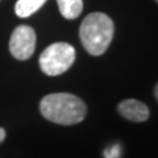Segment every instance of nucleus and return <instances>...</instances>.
Segmentation results:
<instances>
[{"label":"nucleus","instance_id":"39448f33","mask_svg":"<svg viewBox=\"0 0 158 158\" xmlns=\"http://www.w3.org/2000/svg\"><path fill=\"white\" fill-rule=\"evenodd\" d=\"M118 113L133 123H142L149 118V108H148L144 103L136 100V99H127L123 100L120 104L117 106Z\"/></svg>","mask_w":158,"mask_h":158},{"label":"nucleus","instance_id":"1a4fd4ad","mask_svg":"<svg viewBox=\"0 0 158 158\" xmlns=\"http://www.w3.org/2000/svg\"><path fill=\"white\" fill-rule=\"evenodd\" d=\"M6 136H7V132H6V129L4 128H0V144L6 140Z\"/></svg>","mask_w":158,"mask_h":158},{"label":"nucleus","instance_id":"f257e3e1","mask_svg":"<svg viewBox=\"0 0 158 158\" xmlns=\"http://www.w3.org/2000/svg\"><path fill=\"white\" fill-rule=\"evenodd\" d=\"M40 112L46 120L59 125H74L85 120L87 107L81 98L67 92L49 94L40 102Z\"/></svg>","mask_w":158,"mask_h":158},{"label":"nucleus","instance_id":"423d86ee","mask_svg":"<svg viewBox=\"0 0 158 158\" xmlns=\"http://www.w3.org/2000/svg\"><path fill=\"white\" fill-rule=\"evenodd\" d=\"M61 15L67 20L79 17L83 11V0H57Z\"/></svg>","mask_w":158,"mask_h":158},{"label":"nucleus","instance_id":"9d476101","mask_svg":"<svg viewBox=\"0 0 158 158\" xmlns=\"http://www.w3.org/2000/svg\"><path fill=\"white\" fill-rule=\"evenodd\" d=\"M156 2H158V0H156Z\"/></svg>","mask_w":158,"mask_h":158},{"label":"nucleus","instance_id":"20e7f679","mask_svg":"<svg viewBox=\"0 0 158 158\" xmlns=\"http://www.w3.org/2000/svg\"><path fill=\"white\" fill-rule=\"evenodd\" d=\"M36 49V33L28 25H20L13 31L9 40V52L19 61L29 59Z\"/></svg>","mask_w":158,"mask_h":158},{"label":"nucleus","instance_id":"0eeeda50","mask_svg":"<svg viewBox=\"0 0 158 158\" xmlns=\"http://www.w3.org/2000/svg\"><path fill=\"white\" fill-rule=\"evenodd\" d=\"M45 3L46 0H17V3L15 4V12L19 17L24 19L37 12Z\"/></svg>","mask_w":158,"mask_h":158},{"label":"nucleus","instance_id":"f03ea898","mask_svg":"<svg viewBox=\"0 0 158 158\" xmlns=\"http://www.w3.org/2000/svg\"><path fill=\"white\" fill-rule=\"evenodd\" d=\"M113 21L102 12H94L85 17L79 28V37L83 46L91 56H102L113 38Z\"/></svg>","mask_w":158,"mask_h":158},{"label":"nucleus","instance_id":"6e6552de","mask_svg":"<svg viewBox=\"0 0 158 158\" xmlns=\"http://www.w3.org/2000/svg\"><path fill=\"white\" fill-rule=\"evenodd\" d=\"M120 156V150H118V146H113L112 149L106 152V157L107 158H117Z\"/></svg>","mask_w":158,"mask_h":158},{"label":"nucleus","instance_id":"7ed1b4c3","mask_svg":"<svg viewBox=\"0 0 158 158\" xmlns=\"http://www.w3.org/2000/svg\"><path fill=\"white\" fill-rule=\"evenodd\" d=\"M75 61V49L66 42H56L48 46L40 56V67L50 77L61 75L73 66Z\"/></svg>","mask_w":158,"mask_h":158}]
</instances>
